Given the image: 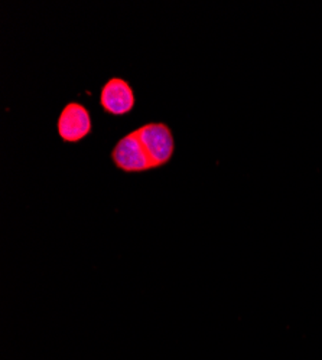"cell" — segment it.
Listing matches in <instances>:
<instances>
[{
	"label": "cell",
	"instance_id": "3957f363",
	"mask_svg": "<svg viewBox=\"0 0 322 360\" xmlns=\"http://www.w3.org/2000/svg\"><path fill=\"white\" fill-rule=\"evenodd\" d=\"M92 131V118L87 108L78 103L67 104L58 118V134L67 143H77Z\"/></svg>",
	"mask_w": 322,
	"mask_h": 360
},
{
	"label": "cell",
	"instance_id": "7a4b0ae2",
	"mask_svg": "<svg viewBox=\"0 0 322 360\" xmlns=\"http://www.w3.org/2000/svg\"><path fill=\"white\" fill-rule=\"evenodd\" d=\"M111 159L117 167L128 173L154 169L148 153L135 131L129 133L116 144L111 152Z\"/></svg>",
	"mask_w": 322,
	"mask_h": 360
},
{
	"label": "cell",
	"instance_id": "277c9868",
	"mask_svg": "<svg viewBox=\"0 0 322 360\" xmlns=\"http://www.w3.org/2000/svg\"><path fill=\"white\" fill-rule=\"evenodd\" d=\"M100 104L109 114L125 115L135 107L133 89L125 79L111 78L101 89Z\"/></svg>",
	"mask_w": 322,
	"mask_h": 360
},
{
	"label": "cell",
	"instance_id": "6da1fadb",
	"mask_svg": "<svg viewBox=\"0 0 322 360\" xmlns=\"http://www.w3.org/2000/svg\"><path fill=\"white\" fill-rule=\"evenodd\" d=\"M154 167L166 165L173 155V136L166 124L149 123L135 130Z\"/></svg>",
	"mask_w": 322,
	"mask_h": 360
}]
</instances>
